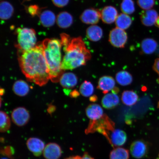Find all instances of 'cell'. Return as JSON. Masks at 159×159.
Masks as SVG:
<instances>
[{
  "label": "cell",
  "mask_w": 159,
  "mask_h": 159,
  "mask_svg": "<svg viewBox=\"0 0 159 159\" xmlns=\"http://www.w3.org/2000/svg\"><path fill=\"white\" fill-rule=\"evenodd\" d=\"M61 45L65 55L62 61L61 69L63 71L72 70L86 64L91 55L82 38L71 39L68 35H61Z\"/></svg>",
  "instance_id": "obj_2"
},
{
  "label": "cell",
  "mask_w": 159,
  "mask_h": 159,
  "mask_svg": "<svg viewBox=\"0 0 159 159\" xmlns=\"http://www.w3.org/2000/svg\"><path fill=\"white\" fill-rule=\"evenodd\" d=\"M115 85L114 79L112 77L105 75L99 79L97 88L102 91L104 94H106L109 91L114 89Z\"/></svg>",
  "instance_id": "obj_16"
},
{
  "label": "cell",
  "mask_w": 159,
  "mask_h": 159,
  "mask_svg": "<svg viewBox=\"0 0 159 159\" xmlns=\"http://www.w3.org/2000/svg\"><path fill=\"white\" fill-rule=\"evenodd\" d=\"M57 22L60 27L63 29L70 27L73 22V18L70 14L66 11H63L57 16Z\"/></svg>",
  "instance_id": "obj_20"
},
{
  "label": "cell",
  "mask_w": 159,
  "mask_h": 159,
  "mask_svg": "<svg viewBox=\"0 0 159 159\" xmlns=\"http://www.w3.org/2000/svg\"><path fill=\"white\" fill-rule=\"evenodd\" d=\"M12 120L18 126H23L27 124L30 118L29 111L23 107L14 109L11 114Z\"/></svg>",
  "instance_id": "obj_6"
},
{
  "label": "cell",
  "mask_w": 159,
  "mask_h": 159,
  "mask_svg": "<svg viewBox=\"0 0 159 159\" xmlns=\"http://www.w3.org/2000/svg\"><path fill=\"white\" fill-rule=\"evenodd\" d=\"M1 152L4 156L8 157L10 158H11V156L14 153V150L11 147H6L4 148L1 149Z\"/></svg>",
  "instance_id": "obj_32"
},
{
  "label": "cell",
  "mask_w": 159,
  "mask_h": 159,
  "mask_svg": "<svg viewBox=\"0 0 159 159\" xmlns=\"http://www.w3.org/2000/svg\"><path fill=\"white\" fill-rule=\"evenodd\" d=\"M59 82L65 89L68 91L69 94L70 89L73 88L77 84L78 79L74 73L71 72L63 73L59 80Z\"/></svg>",
  "instance_id": "obj_13"
},
{
  "label": "cell",
  "mask_w": 159,
  "mask_h": 159,
  "mask_svg": "<svg viewBox=\"0 0 159 159\" xmlns=\"http://www.w3.org/2000/svg\"><path fill=\"white\" fill-rule=\"evenodd\" d=\"M29 11L32 15H34L36 14L38 11V7L35 6H33L29 7Z\"/></svg>",
  "instance_id": "obj_35"
},
{
  "label": "cell",
  "mask_w": 159,
  "mask_h": 159,
  "mask_svg": "<svg viewBox=\"0 0 159 159\" xmlns=\"http://www.w3.org/2000/svg\"><path fill=\"white\" fill-rule=\"evenodd\" d=\"M129 158L128 150L120 147L114 148L109 155L110 159H129Z\"/></svg>",
  "instance_id": "obj_27"
},
{
  "label": "cell",
  "mask_w": 159,
  "mask_h": 159,
  "mask_svg": "<svg viewBox=\"0 0 159 159\" xmlns=\"http://www.w3.org/2000/svg\"><path fill=\"white\" fill-rule=\"evenodd\" d=\"M81 157L78 156L70 157L65 159H81Z\"/></svg>",
  "instance_id": "obj_37"
},
{
  "label": "cell",
  "mask_w": 159,
  "mask_h": 159,
  "mask_svg": "<svg viewBox=\"0 0 159 159\" xmlns=\"http://www.w3.org/2000/svg\"><path fill=\"white\" fill-rule=\"evenodd\" d=\"M128 37L124 30L116 27L109 33V41L113 47L124 48L128 41Z\"/></svg>",
  "instance_id": "obj_5"
},
{
  "label": "cell",
  "mask_w": 159,
  "mask_h": 159,
  "mask_svg": "<svg viewBox=\"0 0 159 159\" xmlns=\"http://www.w3.org/2000/svg\"><path fill=\"white\" fill-rule=\"evenodd\" d=\"M26 144L28 148L36 157H39L43 153L45 146L42 140L35 138H29Z\"/></svg>",
  "instance_id": "obj_11"
},
{
  "label": "cell",
  "mask_w": 159,
  "mask_h": 159,
  "mask_svg": "<svg viewBox=\"0 0 159 159\" xmlns=\"http://www.w3.org/2000/svg\"><path fill=\"white\" fill-rule=\"evenodd\" d=\"M132 20L128 15L124 13L118 15L115 21L116 27L123 30L128 29L132 24Z\"/></svg>",
  "instance_id": "obj_22"
},
{
  "label": "cell",
  "mask_w": 159,
  "mask_h": 159,
  "mask_svg": "<svg viewBox=\"0 0 159 159\" xmlns=\"http://www.w3.org/2000/svg\"><path fill=\"white\" fill-rule=\"evenodd\" d=\"M87 117L92 122L100 120L104 116V112L102 107L96 104L89 105L85 110Z\"/></svg>",
  "instance_id": "obj_14"
},
{
  "label": "cell",
  "mask_w": 159,
  "mask_h": 159,
  "mask_svg": "<svg viewBox=\"0 0 159 159\" xmlns=\"http://www.w3.org/2000/svg\"><path fill=\"white\" fill-rule=\"evenodd\" d=\"M118 15L117 9L112 6L105 7L101 11V19L107 24H111L115 22Z\"/></svg>",
  "instance_id": "obj_12"
},
{
  "label": "cell",
  "mask_w": 159,
  "mask_h": 159,
  "mask_svg": "<svg viewBox=\"0 0 159 159\" xmlns=\"http://www.w3.org/2000/svg\"><path fill=\"white\" fill-rule=\"evenodd\" d=\"M153 69L159 75V58L156 59L155 61Z\"/></svg>",
  "instance_id": "obj_34"
},
{
  "label": "cell",
  "mask_w": 159,
  "mask_h": 159,
  "mask_svg": "<svg viewBox=\"0 0 159 159\" xmlns=\"http://www.w3.org/2000/svg\"><path fill=\"white\" fill-rule=\"evenodd\" d=\"M81 159H94V158L91 157L88 153L85 152L84 155H83Z\"/></svg>",
  "instance_id": "obj_36"
},
{
  "label": "cell",
  "mask_w": 159,
  "mask_h": 159,
  "mask_svg": "<svg viewBox=\"0 0 159 159\" xmlns=\"http://www.w3.org/2000/svg\"><path fill=\"white\" fill-rule=\"evenodd\" d=\"M130 152L131 155L134 158H142L148 152V146L143 141L136 140L131 144Z\"/></svg>",
  "instance_id": "obj_8"
},
{
  "label": "cell",
  "mask_w": 159,
  "mask_h": 159,
  "mask_svg": "<svg viewBox=\"0 0 159 159\" xmlns=\"http://www.w3.org/2000/svg\"><path fill=\"white\" fill-rule=\"evenodd\" d=\"M18 48L20 51L29 50L36 45L37 38L34 30L28 28H18L16 30Z\"/></svg>",
  "instance_id": "obj_4"
},
{
  "label": "cell",
  "mask_w": 159,
  "mask_h": 159,
  "mask_svg": "<svg viewBox=\"0 0 159 159\" xmlns=\"http://www.w3.org/2000/svg\"><path fill=\"white\" fill-rule=\"evenodd\" d=\"M0 117V130L1 132L4 133L8 130L11 127V121L9 116L4 111H1Z\"/></svg>",
  "instance_id": "obj_30"
},
{
  "label": "cell",
  "mask_w": 159,
  "mask_h": 159,
  "mask_svg": "<svg viewBox=\"0 0 159 159\" xmlns=\"http://www.w3.org/2000/svg\"><path fill=\"white\" fill-rule=\"evenodd\" d=\"M155 25L157 27H158L159 28V16H158Z\"/></svg>",
  "instance_id": "obj_38"
},
{
  "label": "cell",
  "mask_w": 159,
  "mask_h": 159,
  "mask_svg": "<svg viewBox=\"0 0 159 159\" xmlns=\"http://www.w3.org/2000/svg\"><path fill=\"white\" fill-rule=\"evenodd\" d=\"M69 0H52L53 3L56 7H62L68 3Z\"/></svg>",
  "instance_id": "obj_33"
},
{
  "label": "cell",
  "mask_w": 159,
  "mask_h": 159,
  "mask_svg": "<svg viewBox=\"0 0 159 159\" xmlns=\"http://www.w3.org/2000/svg\"><path fill=\"white\" fill-rule=\"evenodd\" d=\"M119 98L118 95L114 93H109L105 95L102 99V106L107 109H112L118 105Z\"/></svg>",
  "instance_id": "obj_18"
},
{
  "label": "cell",
  "mask_w": 159,
  "mask_h": 159,
  "mask_svg": "<svg viewBox=\"0 0 159 159\" xmlns=\"http://www.w3.org/2000/svg\"><path fill=\"white\" fill-rule=\"evenodd\" d=\"M94 92V86L89 81H85L80 87V92L84 97L90 96Z\"/></svg>",
  "instance_id": "obj_28"
},
{
  "label": "cell",
  "mask_w": 159,
  "mask_h": 159,
  "mask_svg": "<svg viewBox=\"0 0 159 159\" xmlns=\"http://www.w3.org/2000/svg\"><path fill=\"white\" fill-rule=\"evenodd\" d=\"M0 15L2 19L5 20L10 18L12 15L14 9L11 3L7 1L2 2L0 7Z\"/></svg>",
  "instance_id": "obj_26"
},
{
  "label": "cell",
  "mask_w": 159,
  "mask_h": 159,
  "mask_svg": "<svg viewBox=\"0 0 159 159\" xmlns=\"http://www.w3.org/2000/svg\"><path fill=\"white\" fill-rule=\"evenodd\" d=\"M40 20L43 26L47 27L52 26L56 21L55 15L52 11L45 10L39 16Z\"/></svg>",
  "instance_id": "obj_21"
},
{
  "label": "cell",
  "mask_w": 159,
  "mask_h": 159,
  "mask_svg": "<svg viewBox=\"0 0 159 159\" xmlns=\"http://www.w3.org/2000/svg\"><path fill=\"white\" fill-rule=\"evenodd\" d=\"M156 11L153 9L145 10L140 15V20L142 23L147 27H150L155 24L158 17Z\"/></svg>",
  "instance_id": "obj_15"
},
{
  "label": "cell",
  "mask_w": 159,
  "mask_h": 159,
  "mask_svg": "<svg viewBox=\"0 0 159 159\" xmlns=\"http://www.w3.org/2000/svg\"><path fill=\"white\" fill-rule=\"evenodd\" d=\"M120 9L123 13L130 15L135 11L134 3L133 0H122Z\"/></svg>",
  "instance_id": "obj_29"
},
{
  "label": "cell",
  "mask_w": 159,
  "mask_h": 159,
  "mask_svg": "<svg viewBox=\"0 0 159 159\" xmlns=\"http://www.w3.org/2000/svg\"><path fill=\"white\" fill-rule=\"evenodd\" d=\"M43 154L46 159H58L61 156L62 151L58 144L50 143L46 145Z\"/></svg>",
  "instance_id": "obj_10"
},
{
  "label": "cell",
  "mask_w": 159,
  "mask_h": 159,
  "mask_svg": "<svg viewBox=\"0 0 159 159\" xmlns=\"http://www.w3.org/2000/svg\"><path fill=\"white\" fill-rule=\"evenodd\" d=\"M100 19L101 11L94 8L85 10L80 16V19L83 23L91 25L97 24Z\"/></svg>",
  "instance_id": "obj_7"
},
{
  "label": "cell",
  "mask_w": 159,
  "mask_h": 159,
  "mask_svg": "<svg viewBox=\"0 0 159 159\" xmlns=\"http://www.w3.org/2000/svg\"><path fill=\"white\" fill-rule=\"evenodd\" d=\"M157 42L152 39H145L141 43V49L143 53L150 54L154 53L157 47Z\"/></svg>",
  "instance_id": "obj_23"
},
{
  "label": "cell",
  "mask_w": 159,
  "mask_h": 159,
  "mask_svg": "<svg viewBox=\"0 0 159 159\" xmlns=\"http://www.w3.org/2000/svg\"><path fill=\"white\" fill-rule=\"evenodd\" d=\"M127 138V135L124 131L114 129L109 134L108 142L113 147L121 146L126 142Z\"/></svg>",
  "instance_id": "obj_9"
},
{
  "label": "cell",
  "mask_w": 159,
  "mask_h": 159,
  "mask_svg": "<svg viewBox=\"0 0 159 159\" xmlns=\"http://www.w3.org/2000/svg\"><path fill=\"white\" fill-rule=\"evenodd\" d=\"M137 3L141 9L145 10L151 9L155 5V0H138Z\"/></svg>",
  "instance_id": "obj_31"
},
{
  "label": "cell",
  "mask_w": 159,
  "mask_h": 159,
  "mask_svg": "<svg viewBox=\"0 0 159 159\" xmlns=\"http://www.w3.org/2000/svg\"><path fill=\"white\" fill-rule=\"evenodd\" d=\"M13 90L15 94L20 97H24L29 92L30 87L25 81L20 80L13 84Z\"/></svg>",
  "instance_id": "obj_19"
},
{
  "label": "cell",
  "mask_w": 159,
  "mask_h": 159,
  "mask_svg": "<svg viewBox=\"0 0 159 159\" xmlns=\"http://www.w3.org/2000/svg\"><path fill=\"white\" fill-rule=\"evenodd\" d=\"M121 99L125 105L128 106H131L136 104L138 101L139 97L134 91L126 90L123 93Z\"/></svg>",
  "instance_id": "obj_24"
},
{
  "label": "cell",
  "mask_w": 159,
  "mask_h": 159,
  "mask_svg": "<svg viewBox=\"0 0 159 159\" xmlns=\"http://www.w3.org/2000/svg\"><path fill=\"white\" fill-rule=\"evenodd\" d=\"M86 34L87 39L89 40L97 42L102 39L103 32L102 29L99 26L91 25L87 29Z\"/></svg>",
  "instance_id": "obj_17"
},
{
  "label": "cell",
  "mask_w": 159,
  "mask_h": 159,
  "mask_svg": "<svg viewBox=\"0 0 159 159\" xmlns=\"http://www.w3.org/2000/svg\"><path fill=\"white\" fill-rule=\"evenodd\" d=\"M19 53L20 66L27 80L40 86L46 84L50 78L42 43L28 51H19Z\"/></svg>",
  "instance_id": "obj_1"
},
{
  "label": "cell",
  "mask_w": 159,
  "mask_h": 159,
  "mask_svg": "<svg viewBox=\"0 0 159 159\" xmlns=\"http://www.w3.org/2000/svg\"><path fill=\"white\" fill-rule=\"evenodd\" d=\"M42 43L50 80L53 83L58 82L63 72L61 69L62 45L61 41L56 39H46Z\"/></svg>",
  "instance_id": "obj_3"
},
{
  "label": "cell",
  "mask_w": 159,
  "mask_h": 159,
  "mask_svg": "<svg viewBox=\"0 0 159 159\" xmlns=\"http://www.w3.org/2000/svg\"><path fill=\"white\" fill-rule=\"evenodd\" d=\"M1 159H9V158H2Z\"/></svg>",
  "instance_id": "obj_39"
},
{
  "label": "cell",
  "mask_w": 159,
  "mask_h": 159,
  "mask_svg": "<svg viewBox=\"0 0 159 159\" xmlns=\"http://www.w3.org/2000/svg\"><path fill=\"white\" fill-rule=\"evenodd\" d=\"M116 80L119 84L122 86H126L132 83L133 77L128 71L123 70L117 73Z\"/></svg>",
  "instance_id": "obj_25"
}]
</instances>
